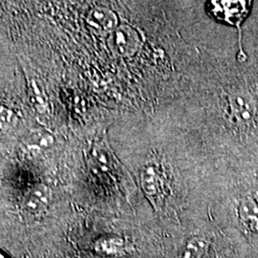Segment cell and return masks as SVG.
<instances>
[{
  "mask_svg": "<svg viewBox=\"0 0 258 258\" xmlns=\"http://www.w3.org/2000/svg\"><path fill=\"white\" fill-rule=\"evenodd\" d=\"M0 258H7V257H6V256H5V255H4V254H3V253H2V252H1V251H0Z\"/></svg>",
  "mask_w": 258,
  "mask_h": 258,
  "instance_id": "obj_11",
  "label": "cell"
},
{
  "mask_svg": "<svg viewBox=\"0 0 258 258\" xmlns=\"http://www.w3.org/2000/svg\"><path fill=\"white\" fill-rule=\"evenodd\" d=\"M18 120L19 119L15 111L0 104V130L8 131L10 129L14 128Z\"/></svg>",
  "mask_w": 258,
  "mask_h": 258,
  "instance_id": "obj_9",
  "label": "cell"
},
{
  "mask_svg": "<svg viewBox=\"0 0 258 258\" xmlns=\"http://www.w3.org/2000/svg\"><path fill=\"white\" fill-rule=\"evenodd\" d=\"M94 249L98 253L103 255L120 256L128 250V246L119 236H103L96 241Z\"/></svg>",
  "mask_w": 258,
  "mask_h": 258,
  "instance_id": "obj_6",
  "label": "cell"
},
{
  "mask_svg": "<svg viewBox=\"0 0 258 258\" xmlns=\"http://www.w3.org/2000/svg\"><path fill=\"white\" fill-rule=\"evenodd\" d=\"M143 36L137 29L122 24L116 28L108 37V46L111 51L120 57L135 55L143 46Z\"/></svg>",
  "mask_w": 258,
  "mask_h": 258,
  "instance_id": "obj_2",
  "label": "cell"
},
{
  "mask_svg": "<svg viewBox=\"0 0 258 258\" xmlns=\"http://www.w3.org/2000/svg\"><path fill=\"white\" fill-rule=\"evenodd\" d=\"M86 21L96 33L101 35H110L118 27L117 15L110 9L102 6L90 10Z\"/></svg>",
  "mask_w": 258,
  "mask_h": 258,
  "instance_id": "obj_4",
  "label": "cell"
},
{
  "mask_svg": "<svg viewBox=\"0 0 258 258\" xmlns=\"http://www.w3.org/2000/svg\"><path fill=\"white\" fill-rule=\"evenodd\" d=\"M31 94H32V100L35 102L34 105L39 112H45L46 110L47 102L46 98L44 96V93L41 91L40 87L38 86V83L32 80L31 83Z\"/></svg>",
  "mask_w": 258,
  "mask_h": 258,
  "instance_id": "obj_10",
  "label": "cell"
},
{
  "mask_svg": "<svg viewBox=\"0 0 258 258\" xmlns=\"http://www.w3.org/2000/svg\"><path fill=\"white\" fill-rule=\"evenodd\" d=\"M55 142L53 134L46 129L30 130L23 139V145L30 150H43L50 148Z\"/></svg>",
  "mask_w": 258,
  "mask_h": 258,
  "instance_id": "obj_7",
  "label": "cell"
},
{
  "mask_svg": "<svg viewBox=\"0 0 258 258\" xmlns=\"http://www.w3.org/2000/svg\"><path fill=\"white\" fill-rule=\"evenodd\" d=\"M141 182L145 194L156 205L162 200L165 190L163 176L155 166H146L141 174Z\"/></svg>",
  "mask_w": 258,
  "mask_h": 258,
  "instance_id": "obj_5",
  "label": "cell"
},
{
  "mask_svg": "<svg viewBox=\"0 0 258 258\" xmlns=\"http://www.w3.org/2000/svg\"><path fill=\"white\" fill-rule=\"evenodd\" d=\"M207 8L210 15L217 21L236 28L238 33L237 60L240 63L247 62L248 55L245 53L242 43V24L253 8V2L249 0L211 1L208 3Z\"/></svg>",
  "mask_w": 258,
  "mask_h": 258,
  "instance_id": "obj_1",
  "label": "cell"
},
{
  "mask_svg": "<svg viewBox=\"0 0 258 258\" xmlns=\"http://www.w3.org/2000/svg\"><path fill=\"white\" fill-rule=\"evenodd\" d=\"M209 252V241L201 236H194L184 244L179 258H208Z\"/></svg>",
  "mask_w": 258,
  "mask_h": 258,
  "instance_id": "obj_8",
  "label": "cell"
},
{
  "mask_svg": "<svg viewBox=\"0 0 258 258\" xmlns=\"http://www.w3.org/2000/svg\"><path fill=\"white\" fill-rule=\"evenodd\" d=\"M63 258H72V257H63Z\"/></svg>",
  "mask_w": 258,
  "mask_h": 258,
  "instance_id": "obj_12",
  "label": "cell"
},
{
  "mask_svg": "<svg viewBox=\"0 0 258 258\" xmlns=\"http://www.w3.org/2000/svg\"><path fill=\"white\" fill-rule=\"evenodd\" d=\"M52 194L45 184H38L32 188L22 202V212L30 219L40 217L46 212L51 202Z\"/></svg>",
  "mask_w": 258,
  "mask_h": 258,
  "instance_id": "obj_3",
  "label": "cell"
}]
</instances>
